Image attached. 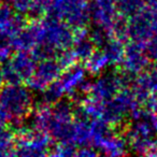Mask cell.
I'll use <instances>...</instances> for the list:
<instances>
[{
  "mask_svg": "<svg viewBox=\"0 0 157 157\" xmlns=\"http://www.w3.org/2000/svg\"><path fill=\"white\" fill-rule=\"evenodd\" d=\"M63 69L58 65L55 57H50L39 60L33 73L26 80L27 87L31 92L41 93L52 82L58 78Z\"/></svg>",
  "mask_w": 157,
  "mask_h": 157,
  "instance_id": "cell-8",
  "label": "cell"
},
{
  "mask_svg": "<svg viewBox=\"0 0 157 157\" xmlns=\"http://www.w3.org/2000/svg\"><path fill=\"white\" fill-rule=\"evenodd\" d=\"M5 81H3V78H2V74H1V71H0V87L3 85Z\"/></svg>",
  "mask_w": 157,
  "mask_h": 157,
  "instance_id": "cell-29",
  "label": "cell"
},
{
  "mask_svg": "<svg viewBox=\"0 0 157 157\" xmlns=\"http://www.w3.org/2000/svg\"><path fill=\"white\" fill-rule=\"evenodd\" d=\"M37 23V45H44L54 52L69 48L73 44V29L65 22L45 16L36 17Z\"/></svg>",
  "mask_w": 157,
  "mask_h": 157,
  "instance_id": "cell-2",
  "label": "cell"
},
{
  "mask_svg": "<svg viewBox=\"0 0 157 157\" xmlns=\"http://www.w3.org/2000/svg\"><path fill=\"white\" fill-rule=\"evenodd\" d=\"M145 53L150 60L157 63V35H154L145 43Z\"/></svg>",
  "mask_w": 157,
  "mask_h": 157,
  "instance_id": "cell-25",
  "label": "cell"
},
{
  "mask_svg": "<svg viewBox=\"0 0 157 157\" xmlns=\"http://www.w3.org/2000/svg\"><path fill=\"white\" fill-rule=\"evenodd\" d=\"M143 2L147 7H154L157 8V0H143Z\"/></svg>",
  "mask_w": 157,
  "mask_h": 157,
  "instance_id": "cell-28",
  "label": "cell"
},
{
  "mask_svg": "<svg viewBox=\"0 0 157 157\" xmlns=\"http://www.w3.org/2000/svg\"><path fill=\"white\" fill-rule=\"evenodd\" d=\"M108 59L110 66H120L124 57L125 43L113 37H110L101 48Z\"/></svg>",
  "mask_w": 157,
  "mask_h": 157,
  "instance_id": "cell-15",
  "label": "cell"
},
{
  "mask_svg": "<svg viewBox=\"0 0 157 157\" xmlns=\"http://www.w3.org/2000/svg\"><path fill=\"white\" fill-rule=\"evenodd\" d=\"M78 146L72 143H65V142H58V144L51 147L50 154L56 157H71L75 156Z\"/></svg>",
  "mask_w": 157,
  "mask_h": 157,
  "instance_id": "cell-20",
  "label": "cell"
},
{
  "mask_svg": "<svg viewBox=\"0 0 157 157\" xmlns=\"http://www.w3.org/2000/svg\"><path fill=\"white\" fill-rule=\"evenodd\" d=\"M88 36H90V39L92 40L93 43L95 44V46H96L97 48H102L103 44L105 43V41L110 38V36L108 35L105 30L98 28V27H96V28H94L92 31H90Z\"/></svg>",
  "mask_w": 157,
  "mask_h": 157,
  "instance_id": "cell-24",
  "label": "cell"
},
{
  "mask_svg": "<svg viewBox=\"0 0 157 157\" xmlns=\"http://www.w3.org/2000/svg\"><path fill=\"white\" fill-rule=\"evenodd\" d=\"M12 48L10 37L5 33L0 31V65L10 59L12 56Z\"/></svg>",
  "mask_w": 157,
  "mask_h": 157,
  "instance_id": "cell-21",
  "label": "cell"
},
{
  "mask_svg": "<svg viewBox=\"0 0 157 157\" xmlns=\"http://www.w3.org/2000/svg\"><path fill=\"white\" fill-rule=\"evenodd\" d=\"M86 69L84 66L75 63L72 67L63 70L56 81L65 96H72L78 93V88L86 80Z\"/></svg>",
  "mask_w": 157,
  "mask_h": 157,
  "instance_id": "cell-11",
  "label": "cell"
},
{
  "mask_svg": "<svg viewBox=\"0 0 157 157\" xmlns=\"http://www.w3.org/2000/svg\"><path fill=\"white\" fill-rule=\"evenodd\" d=\"M150 58L145 53V44L130 41L125 45L121 69L124 74L133 78L150 67Z\"/></svg>",
  "mask_w": 157,
  "mask_h": 157,
  "instance_id": "cell-9",
  "label": "cell"
},
{
  "mask_svg": "<svg viewBox=\"0 0 157 157\" xmlns=\"http://www.w3.org/2000/svg\"><path fill=\"white\" fill-rule=\"evenodd\" d=\"M44 15L63 21L71 28L86 27L90 22V0H51Z\"/></svg>",
  "mask_w": 157,
  "mask_h": 157,
  "instance_id": "cell-4",
  "label": "cell"
},
{
  "mask_svg": "<svg viewBox=\"0 0 157 157\" xmlns=\"http://www.w3.org/2000/svg\"><path fill=\"white\" fill-rule=\"evenodd\" d=\"M141 107L143 109L144 113L146 115V118L150 116L157 115V95L150 94L143 99L141 103Z\"/></svg>",
  "mask_w": 157,
  "mask_h": 157,
  "instance_id": "cell-23",
  "label": "cell"
},
{
  "mask_svg": "<svg viewBox=\"0 0 157 157\" xmlns=\"http://www.w3.org/2000/svg\"><path fill=\"white\" fill-rule=\"evenodd\" d=\"M33 0H10V7L20 15H30L33 10Z\"/></svg>",
  "mask_w": 157,
  "mask_h": 157,
  "instance_id": "cell-22",
  "label": "cell"
},
{
  "mask_svg": "<svg viewBox=\"0 0 157 157\" xmlns=\"http://www.w3.org/2000/svg\"><path fill=\"white\" fill-rule=\"evenodd\" d=\"M55 59L57 60L58 65L60 66V68L63 70H66L68 68L72 67L75 63H78V61L71 48L59 51L56 54V56H55Z\"/></svg>",
  "mask_w": 157,
  "mask_h": 157,
  "instance_id": "cell-19",
  "label": "cell"
},
{
  "mask_svg": "<svg viewBox=\"0 0 157 157\" xmlns=\"http://www.w3.org/2000/svg\"><path fill=\"white\" fill-rule=\"evenodd\" d=\"M120 15L116 9V0H90V17L95 27L105 30L110 36V30Z\"/></svg>",
  "mask_w": 157,
  "mask_h": 157,
  "instance_id": "cell-10",
  "label": "cell"
},
{
  "mask_svg": "<svg viewBox=\"0 0 157 157\" xmlns=\"http://www.w3.org/2000/svg\"><path fill=\"white\" fill-rule=\"evenodd\" d=\"M14 132L15 156H46L50 154L53 139L46 132L24 124L12 129Z\"/></svg>",
  "mask_w": 157,
  "mask_h": 157,
  "instance_id": "cell-3",
  "label": "cell"
},
{
  "mask_svg": "<svg viewBox=\"0 0 157 157\" xmlns=\"http://www.w3.org/2000/svg\"><path fill=\"white\" fill-rule=\"evenodd\" d=\"M71 48L73 50L76 58L78 61H85L90 55L94 53L96 50V46L93 43V41L90 39V36H86L83 38H78V39L73 40Z\"/></svg>",
  "mask_w": 157,
  "mask_h": 157,
  "instance_id": "cell-16",
  "label": "cell"
},
{
  "mask_svg": "<svg viewBox=\"0 0 157 157\" xmlns=\"http://www.w3.org/2000/svg\"><path fill=\"white\" fill-rule=\"evenodd\" d=\"M145 7L143 0H116V9L121 16L129 18Z\"/></svg>",
  "mask_w": 157,
  "mask_h": 157,
  "instance_id": "cell-17",
  "label": "cell"
},
{
  "mask_svg": "<svg viewBox=\"0 0 157 157\" xmlns=\"http://www.w3.org/2000/svg\"><path fill=\"white\" fill-rule=\"evenodd\" d=\"M93 146L98 151L99 154L107 156H123L128 153V145L124 135H120L114 131V128L95 142Z\"/></svg>",
  "mask_w": 157,
  "mask_h": 157,
  "instance_id": "cell-12",
  "label": "cell"
},
{
  "mask_svg": "<svg viewBox=\"0 0 157 157\" xmlns=\"http://www.w3.org/2000/svg\"><path fill=\"white\" fill-rule=\"evenodd\" d=\"M86 72L92 75H100L110 67L109 59L101 48H96L92 55L84 61Z\"/></svg>",
  "mask_w": 157,
  "mask_h": 157,
  "instance_id": "cell-14",
  "label": "cell"
},
{
  "mask_svg": "<svg viewBox=\"0 0 157 157\" xmlns=\"http://www.w3.org/2000/svg\"><path fill=\"white\" fill-rule=\"evenodd\" d=\"M147 118L151 121V123H152L153 127H154V129H155V133H156V136H157V115L150 116V117H147Z\"/></svg>",
  "mask_w": 157,
  "mask_h": 157,
  "instance_id": "cell-27",
  "label": "cell"
},
{
  "mask_svg": "<svg viewBox=\"0 0 157 157\" xmlns=\"http://www.w3.org/2000/svg\"><path fill=\"white\" fill-rule=\"evenodd\" d=\"M97 155H99L98 151L92 145L78 146L75 153V156L78 157H95Z\"/></svg>",
  "mask_w": 157,
  "mask_h": 157,
  "instance_id": "cell-26",
  "label": "cell"
},
{
  "mask_svg": "<svg viewBox=\"0 0 157 157\" xmlns=\"http://www.w3.org/2000/svg\"><path fill=\"white\" fill-rule=\"evenodd\" d=\"M0 105L9 115L12 129L23 125L33 109V92L21 84H6L0 87Z\"/></svg>",
  "mask_w": 157,
  "mask_h": 157,
  "instance_id": "cell-1",
  "label": "cell"
},
{
  "mask_svg": "<svg viewBox=\"0 0 157 157\" xmlns=\"http://www.w3.org/2000/svg\"><path fill=\"white\" fill-rule=\"evenodd\" d=\"M8 63L14 70V72L17 74L21 81L26 82L27 78L35 71L38 61L30 52L16 51V54L12 55Z\"/></svg>",
  "mask_w": 157,
  "mask_h": 157,
  "instance_id": "cell-13",
  "label": "cell"
},
{
  "mask_svg": "<svg viewBox=\"0 0 157 157\" xmlns=\"http://www.w3.org/2000/svg\"><path fill=\"white\" fill-rule=\"evenodd\" d=\"M128 37L130 41L145 44L154 35H157V8L145 7L127 18Z\"/></svg>",
  "mask_w": 157,
  "mask_h": 157,
  "instance_id": "cell-7",
  "label": "cell"
},
{
  "mask_svg": "<svg viewBox=\"0 0 157 157\" xmlns=\"http://www.w3.org/2000/svg\"><path fill=\"white\" fill-rule=\"evenodd\" d=\"M14 152V132L0 125V156H12Z\"/></svg>",
  "mask_w": 157,
  "mask_h": 157,
  "instance_id": "cell-18",
  "label": "cell"
},
{
  "mask_svg": "<svg viewBox=\"0 0 157 157\" xmlns=\"http://www.w3.org/2000/svg\"><path fill=\"white\" fill-rule=\"evenodd\" d=\"M133 78L127 76L123 72H112L99 76L95 81H85L78 88L81 95H88L101 101L112 99L123 87L131 84Z\"/></svg>",
  "mask_w": 157,
  "mask_h": 157,
  "instance_id": "cell-6",
  "label": "cell"
},
{
  "mask_svg": "<svg viewBox=\"0 0 157 157\" xmlns=\"http://www.w3.org/2000/svg\"><path fill=\"white\" fill-rule=\"evenodd\" d=\"M127 145L137 155L157 156V138L148 118L133 121L124 133Z\"/></svg>",
  "mask_w": 157,
  "mask_h": 157,
  "instance_id": "cell-5",
  "label": "cell"
},
{
  "mask_svg": "<svg viewBox=\"0 0 157 157\" xmlns=\"http://www.w3.org/2000/svg\"><path fill=\"white\" fill-rule=\"evenodd\" d=\"M0 6H1V0H0Z\"/></svg>",
  "mask_w": 157,
  "mask_h": 157,
  "instance_id": "cell-30",
  "label": "cell"
}]
</instances>
